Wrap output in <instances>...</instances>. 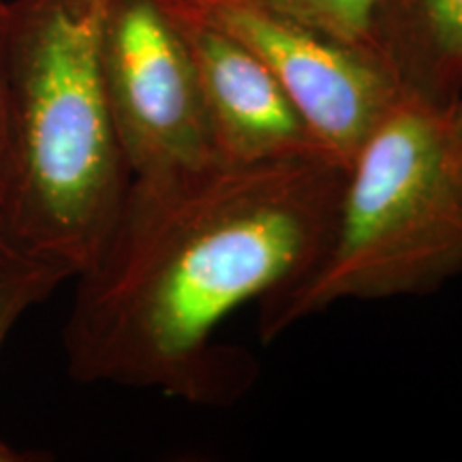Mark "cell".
Wrapping results in <instances>:
<instances>
[{
	"instance_id": "6da1fadb",
	"label": "cell",
	"mask_w": 462,
	"mask_h": 462,
	"mask_svg": "<svg viewBox=\"0 0 462 462\" xmlns=\"http://www.w3.org/2000/svg\"><path fill=\"white\" fill-rule=\"evenodd\" d=\"M345 170L334 157L215 161L131 180L99 251L75 276L65 326L71 377L204 407L238 402L259 364L218 343V328L313 268Z\"/></svg>"
},
{
	"instance_id": "7a4b0ae2",
	"label": "cell",
	"mask_w": 462,
	"mask_h": 462,
	"mask_svg": "<svg viewBox=\"0 0 462 462\" xmlns=\"http://www.w3.org/2000/svg\"><path fill=\"white\" fill-rule=\"evenodd\" d=\"M112 0H11L5 17L11 157L0 218L75 279L131 184L103 84Z\"/></svg>"
},
{
	"instance_id": "3957f363",
	"label": "cell",
	"mask_w": 462,
	"mask_h": 462,
	"mask_svg": "<svg viewBox=\"0 0 462 462\" xmlns=\"http://www.w3.org/2000/svg\"><path fill=\"white\" fill-rule=\"evenodd\" d=\"M462 273V146L449 112L398 95L349 159L326 248L259 302L273 343L345 300L429 296Z\"/></svg>"
},
{
	"instance_id": "277c9868",
	"label": "cell",
	"mask_w": 462,
	"mask_h": 462,
	"mask_svg": "<svg viewBox=\"0 0 462 462\" xmlns=\"http://www.w3.org/2000/svg\"><path fill=\"white\" fill-rule=\"evenodd\" d=\"M101 67L131 180H163L218 161L198 71L157 0L109 3Z\"/></svg>"
},
{
	"instance_id": "5b68a950",
	"label": "cell",
	"mask_w": 462,
	"mask_h": 462,
	"mask_svg": "<svg viewBox=\"0 0 462 462\" xmlns=\"http://www.w3.org/2000/svg\"><path fill=\"white\" fill-rule=\"evenodd\" d=\"M159 3L217 28L255 56L343 163L401 95L373 56L328 37L273 0Z\"/></svg>"
},
{
	"instance_id": "8992f818",
	"label": "cell",
	"mask_w": 462,
	"mask_h": 462,
	"mask_svg": "<svg viewBox=\"0 0 462 462\" xmlns=\"http://www.w3.org/2000/svg\"><path fill=\"white\" fill-rule=\"evenodd\" d=\"M163 9L180 32L198 71L218 161L257 163L334 157L279 79L255 56L193 15Z\"/></svg>"
},
{
	"instance_id": "52a82bcc",
	"label": "cell",
	"mask_w": 462,
	"mask_h": 462,
	"mask_svg": "<svg viewBox=\"0 0 462 462\" xmlns=\"http://www.w3.org/2000/svg\"><path fill=\"white\" fill-rule=\"evenodd\" d=\"M371 50L402 95L441 112L462 99V0H377Z\"/></svg>"
},
{
	"instance_id": "ba28073f",
	"label": "cell",
	"mask_w": 462,
	"mask_h": 462,
	"mask_svg": "<svg viewBox=\"0 0 462 462\" xmlns=\"http://www.w3.org/2000/svg\"><path fill=\"white\" fill-rule=\"evenodd\" d=\"M69 279L71 274L65 268L22 245L0 218V349L15 323ZM28 458L31 456L17 452L0 439V462Z\"/></svg>"
},
{
	"instance_id": "9c48e42d",
	"label": "cell",
	"mask_w": 462,
	"mask_h": 462,
	"mask_svg": "<svg viewBox=\"0 0 462 462\" xmlns=\"http://www.w3.org/2000/svg\"><path fill=\"white\" fill-rule=\"evenodd\" d=\"M273 3L328 37L373 56L371 24L377 0H273Z\"/></svg>"
},
{
	"instance_id": "30bf717a",
	"label": "cell",
	"mask_w": 462,
	"mask_h": 462,
	"mask_svg": "<svg viewBox=\"0 0 462 462\" xmlns=\"http://www.w3.org/2000/svg\"><path fill=\"white\" fill-rule=\"evenodd\" d=\"M5 17H7V0H0V208H3L5 190H7L9 157H11L9 88H7V67H5Z\"/></svg>"
},
{
	"instance_id": "8fae6325",
	"label": "cell",
	"mask_w": 462,
	"mask_h": 462,
	"mask_svg": "<svg viewBox=\"0 0 462 462\" xmlns=\"http://www.w3.org/2000/svg\"><path fill=\"white\" fill-rule=\"evenodd\" d=\"M449 125H452L456 140H458V143L462 146V99L456 103L452 112H449Z\"/></svg>"
}]
</instances>
